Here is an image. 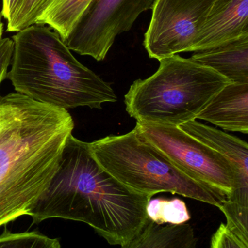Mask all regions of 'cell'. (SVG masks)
Segmentation results:
<instances>
[{"mask_svg":"<svg viewBox=\"0 0 248 248\" xmlns=\"http://www.w3.org/2000/svg\"><path fill=\"white\" fill-rule=\"evenodd\" d=\"M74 128L68 110L17 93L0 95V227L28 216Z\"/></svg>","mask_w":248,"mask_h":248,"instance_id":"6da1fadb","label":"cell"},{"mask_svg":"<svg viewBox=\"0 0 248 248\" xmlns=\"http://www.w3.org/2000/svg\"><path fill=\"white\" fill-rule=\"evenodd\" d=\"M151 199L118 182L95 160L87 142L71 134L49 186L28 216L33 224L50 218L84 223L109 244L122 246L147 225Z\"/></svg>","mask_w":248,"mask_h":248,"instance_id":"7a4b0ae2","label":"cell"},{"mask_svg":"<svg viewBox=\"0 0 248 248\" xmlns=\"http://www.w3.org/2000/svg\"><path fill=\"white\" fill-rule=\"evenodd\" d=\"M11 69L16 93L34 101L68 110L101 109L117 100L113 89L80 63L50 28L33 24L16 32Z\"/></svg>","mask_w":248,"mask_h":248,"instance_id":"3957f363","label":"cell"},{"mask_svg":"<svg viewBox=\"0 0 248 248\" xmlns=\"http://www.w3.org/2000/svg\"><path fill=\"white\" fill-rule=\"evenodd\" d=\"M159 61L158 70L136 80L125 94L127 112L137 122L179 126L195 120L231 83L191 58L174 55Z\"/></svg>","mask_w":248,"mask_h":248,"instance_id":"277c9868","label":"cell"},{"mask_svg":"<svg viewBox=\"0 0 248 248\" xmlns=\"http://www.w3.org/2000/svg\"><path fill=\"white\" fill-rule=\"evenodd\" d=\"M97 163L135 193L170 192L221 208L226 198L183 173L136 128L87 142Z\"/></svg>","mask_w":248,"mask_h":248,"instance_id":"5b68a950","label":"cell"},{"mask_svg":"<svg viewBox=\"0 0 248 248\" xmlns=\"http://www.w3.org/2000/svg\"><path fill=\"white\" fill-rule=\"evenodd\" d=\"M135 128L183 173L225 198V211L248 215V178L225 156L179 126L137 122Z\"/></svg>","mask_w":248,"mask_h":248,"instance_id":"8992f818","label":"cell"},{"mask_svg":"<svg viewBox=\"0 0 248 248\" xmlns=\"http://www.w3.org/2000/svg\"><path fill=\"white\" fill-rule=\"evenodd\" d=\"M154 1L93 0L64 42L79 55L103 61L116 36L131 30Z\"/></svg>","mask_w":248,"mask_h":248,"instance_id":"52a82bcc","label":"cell"},{"mask_svg":"<svg viewBox=\"0 0 248 248\" xmlns=\"http://www.w3.org/2000/svg\"><path fill=\"white\" fill-rule=\"evenodd\" d=\"M215 0H154L152 16L144 35L150 58L158 61L192 52Z\"/></svg>","mask_w":248,"mask_h":248,"instance_id":"ba28073f","label":"cell"},{"mask_svg":"<svg viewBox=\"0 0 248 248\" xmlns=\"http://www.w3.org/2000/svg\"><path fill=\"white\" fill-rule=\"evenodd\" d=\"M248 36V0H215L192 52L206 50Z\"/></svg>","mask_w":248,"mask_h":248,"instance_id":"9c48e42d","label":"cell"},{"mask_svg":"<svg viewBox=\"0 0 248 248\" xmlns=\"http://www.w3.org/2000/svg\"><path fill=\"white\" fill-rule=\"evenodd\" d=\"M227 131L248 133V83H230L197 116Z\"/></svg>","mask_w":248,"mask_h":248,"instance_id":"30bf717a","label":"cell"},{"mask_svg":"<svg viewBox=\"0 0 248 248\" xmlns=\"http://www.w3.org/2000/svg\"><path fill=\"white\" fill-rule=\"evenodd\" d=\"M190 58L199 65L212 68L231 83H248V36L195 52Z\"/></svg>","mask_w":248,"mask_h":248,"instance_id":"8fae6325","label":"cell"},{"mask_svg":"<svg viewBox=\"0 0 248 248\" xmlns=\"http://www.w3.org/2000/svg\"><path fill=\"white\" fill-rule=\"evenodd\" d=\"M92 1L48 0L35 24L48 26L63 41H65Z\"/></svg>","mask_w":248,"mask_h":248,"instance_id":"7c38bea8","label":"cell"},{"mask_svg":"<svg viewBox=\"0 0 248 248\" xmlns=\"http://www.w3.org/2000/svg\"><path fill=\"white\" fill-rule=\"evenodd\" d=\"M147 214L149 219L158 225H181L191 219L186 203L179 198L151 199L147 204Z\"/></svg>","mask_w":248,"mask_h":248,"instance_id":"4fadbf2b","label":"cell"},{"mask_svg":"<svg viewBox=\"0 0 248 248\" xmlns=\"http://www.w3.org/2000/svg\"><path fill=\"white\" fill-rule=\"evenodd\" d=\"M0 248H61L58 239L39 232L13 233L7 229L0 234Z\"/></svg>","mask_w":248,"mask_h":248,"instance_id":"5bb4252c","label":"cell"},{"mask_svg":"<svg viewBox=\"0 0 248 248\" xmlns=\"http://www.w3.org/2000/svg\"><path fill=\"white\" fill-rule=\"evenodd\" d=\"M48 0H22L7 22V32H17L35 24Z\"/></svg>","mask_w":248,"mask_h":248,"instance_id":"9a60e30c","label":"cell"},{"mask_svg":"<svg viewBox=\"0 0 248 248\" xmlns=\"http://www.w3.org/2000/svg\"><path fill=\"white\" fill-rule=\"evenodd\" d=\"M210 248H248V244L230 232L226 224L221 223L211 238Z\"/></svg>","mask_w":248,"mask_h":248,"instance_id":"2e32d148","label":"cell"},{"mask_svg":"<svg viewBox=\"0 0 248 248\" xmlns=\"http://www.w3.org/2000/svg\"><path fill=\"white\" fill-rule=\"evenodd\" d=\"M13 44L12 38H4L0 41V85L7 78L8 68L13 57Z\"/></svg>","mask_w":248,"mask_h":248,"instance_id":"e0dca14e","label":"cell"},{"mask_svg":"<svg viewBox=\"0 0 248 248\" xmlns=\"http://www.w3.org/2000/svg\"><path fill=\"white\" fill-rule=\"evenodd\" d=\"M21 1L22 0H1L2 7L0 13L7 21L10 20Z\"/></svg>","mask_w":248,"mask_h":248,"instance_id":"ac0fdd59","label":"cell"},{"mask_svg":"<svg viewBox=\"0 0 248 248\" xmlns=\"http://www.w3.org/2000/svg\"><path fill=\"white\" fill-rule=\"evenodd\" d=\"M2 16L0 13V41L3 39V31H4V23H2Z\"/></svg>","mask_w":248,"mask_h":248,"instance_id":"d6986e66","label":"cell"}]
</instances>
